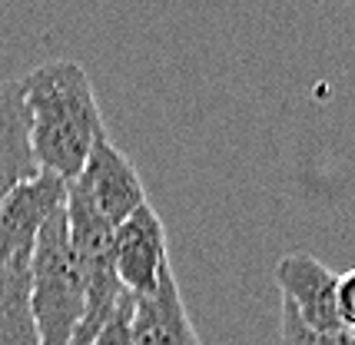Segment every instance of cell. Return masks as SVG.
<instances>
[{"instance_id": "obj_5", "label": "cell", "mask_w": 355, "mask_h": 345, "mask_svg": "<svg viewBox=\"0 0 355 345\" xmlns=\"http://www.w3.org/2000/svg\"><path fill=\"white\" fill-rule=\"evenodd\" d=\"M67 189L70 183L40 172L7 193V200L0 203V269L31 256L44 222L67 203Z\"/></svg>"}, {"instance_id": "obj_10", "label": "cell", "mask_w": 355, "mask_h": 345, "mask_svg": "<svg viewBox=\"0 0 355 345\" xmlns=\"http://www.w3.org/2000/svg\"><path fill=\"white\" fill-rule=\"evenodd\" d=\"M279 345H355L352 332H315L309 329L289 302L279 299Z\"/></svg>"}, {"instance_id": "obj_3", "label": "cell", "mask_w": 355, "mask_h": 345, "mask_svg": "<svg viewBox=\"0 0 355 345\" xmlns=\"http://www.w3.org/2000/svg\"><path fill=\"white\" fill-rule=\"evenodd\" d=\"M80 196L116 229L123 220H130L139 206H146V186L139 179L137 166L130 163L123 150H116L103 136L90 150V157L83 163V172L70 183Z\"/></svg>"}, {"instance_id": "obj_4", "label": "cell", "mask_w": 355, "mask_h": 345, "mask_svg": "<svg viewBox=\"0 0 355 345\" xmlns=\"http://www.w3.org/2000/svg\"><path fill=\"white\" fill-rule=\"evenodd\" d=\"M170 266L166 226L153 206H139L137 213L113 229V269L130 296H150L163 269Z\"/></svg>"}, {"instance_id": "obj_12", "label": "cell", "mask_w": 355, "mask_h": 345, "mask_svg": "<svg viewBox=\"0 0 355 345\" xmlns=\"http://www.w3.org/2000/svg\"><path fill=\"white\" fill-rule=\"evenodd\" d=\"M336 309H339L342 329L355 332V269L342 272L336 283Z\"/></svg>"}, {"instance_id": "obj_8", "label": "cell", "mask_w": 355, "mask_h": 345, "mask_svg": "<svg viewBox=\"0 0 355 345\" xmlns=\"http://www.w3.org/2000/svg\"><path fill=\"white\" fill-rule=\"evenodd\" d=\"M40 176L31 143V113L20 80L0 83V203L20 183Z\"/></svg>"}, {"instance_id": "obj_6", "label": "cell", "mask_w": 355, "mask_h": 345, "mask_svg": "<svg viewBox=\"0 0 355 345\" xmlns=\"http://www.w3.org/2000/svg\"><path fill=\"white\" fill-rule=\"evenodd\" d=\"M272 279L279 285L282 302H289L299 319L315 332H339V309H336V283L339 276L319 263L312 252H286L279 256Z\"/></svg>"}, {"instance_id": "obj_9", "label": "cell", "mask_w": 355, "mask_h": 345, "mask_svg": "<svg viewBox=\"0 0 355 345\" xmlns=\"http://www.w3.org/2000/svg\"><path fill=\"white\" fill-rule=\"evenodd\" d=\"M0 345H40L31 312V256L0 269Z\"/></svg>"}, {"instance_id": "obj_1", "label": "cell", "mask_w": 355, "mask_h": 345, "mask_svg": "<svg viewBox=\"0 0 355 345\" xmlns=\"http://www.w3.org/2000/svg\"><path fill=\"white\" fill-rule=\"evenodd\" d=\"M20 83L31 113V143L37 166L46 176L73 183L83 172L90 150L107 136L103 113L87 70L77 60L57 57L31 70Z\"/></svg>"}, {"instance_id": "obj_13", "label": "cell", "mask_w": 355, "mask_h": 345, "mask_svg": "<svg viewBox=\"0 0 355 345\" xmlns=\"http://www.w3.org/2000/svg\"><path fill=\"white\" fill-rule=\"evenodd\" d=\"M349 3H352V10H355V0H349Z\"/></svg>"}, {"instance_id": "obj_7", "label": "cell", "mask_w": 355, "mask_h": 345, "mask_svg": "<svg viewBox=\"0 0 355 345\" xmlns=\"http://www.w3.org/2000/svg\"><path fill=\"white\" fill-rule=\"evenodd\" d=\"M133 342L137 345H202L186 312L173 266L163 269L156 292L139 296L133 306Z\"/></svg>"}, {"instance_id": "obj_2", "label": "cell", "mask_w": 355, "mask_h": 345, "mask_svg": "<svg viewBox=\"0 0 355 345\" xmlns=\"http://www.w3.org/2000/svg\"><path fill=\"white\" fill-rule=\"evenodd\" d=\"M63 206L44 222L31 252V312L40 345H70L87 309V283Z\"/></svg>"}, {"instance_id": "obj_14", "label": "cell", "mask_w": 355, "mask_h": 345, "mask_svg": "<svg viewBox=\"0 0 355 345\" xmlns=\"http://www.w3.org/2000/svg\"><path fill=\"white\" fill-rule=\"evenodd\" d=\"M352 342H355V332H352Z\"/></svg>"}, {"instance_id": "obj_11", "label": "cell", "mask_w": 355, "mask_h": 345, "mask_svg": "<svg viewBox=\"0 0 355 345\" xmlns=\"http://www.w3.org/2000/svg\"><path fill=\"white\" fill-rule=\"evenodd\" d=\"M133 306H137V296L123 292L120 302H116V309L103 322V329L96 332L93 345H137L133 342Z\"/></svg>"}]
</instances>
